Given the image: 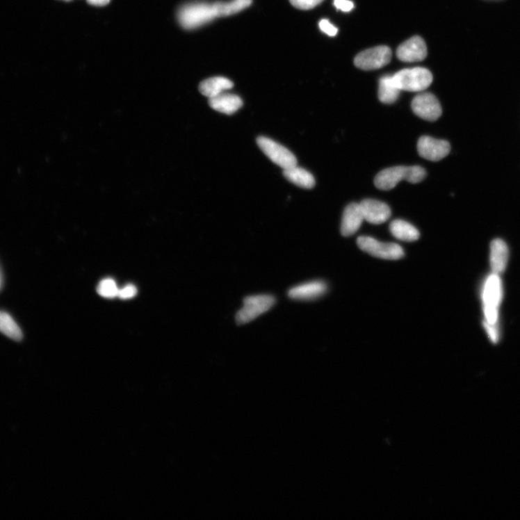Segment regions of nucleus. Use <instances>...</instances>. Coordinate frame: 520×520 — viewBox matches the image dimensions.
<instances>
[{"instance_id":"9","label":"nucleus","mask_w":520,"mask_h":520,"mask_svg":"<svg viewBox=\"0 0 520 520\" xmlns=\"http://www.w3.org/2000/svg\"><path fill=\"white\" fill-rule=\"evenodd\" d=\"M412 109L419 117L430 122L437 120L442 114V109L437 98L431 92H422L412 101Z\"/></svg>"},{"instance_id":"5","label":"nucleus","mask_w":520,"mask_h":520,"mask_svg":"<svg viewBox=\"0 0 520 520\" xmlns=\"http://www.w3.org/2000/svg\"><path fill=\"white\" fill-rule=\"evenodd\" d=\"M503 284H501L499 275L492 273L488 277L484 291H482V302H484L485 314L487 323L496 324L498 308L503 300Z\"/></svg>"},{"instance_id":"21","label":"nucleus","mask_w":520,"mask_h":520,"mask_svg":"<svg viewBox=\"0 0 520 520\" xmlns=\"http://www.w3.org/2000/svg\"><path fill=\"white\" fill-rule=\"evenodd\" d=\"M0 332L13 340L20 341L23 339V332L11 316L5 311H0Z\"/></svg>"},{"instance_id":"14","label":"nucleus","mask_w":520,"mask_h":520,"mask_svg":"<svg viewBox=\"0 0 520 520\" xmlns=\"http://www.w3.org/2000/svg\"><path fill=\"white\" fill-rule=\"evenodd\" d=\"M364 220L359 204H350L343 212L341 229L342 234L344 236L355 234L361 227Z\"/></svg>"},{"instance_id":"28","label":"nucleus","mask_w":520,"mask_h":520,"mask_svg":"<svg viewBox=\"0 0 520 520\" xmlns=\"http://www.w3.org/2000/svg\"><path fill=\"white\" fill-rule=\"evenodd\" d=\"M495 325L496 324H490L487 321L484 323V326L488 333V336L491 341L494 343H497L498 341V333Z\"/></svg>"},{"instance_id":"13","label":"nucleus","mask_w":520,"mask_h":520,"mask_svg":"<svg viewBox=\"0 0 520 520\" xmlns=\"http://www.w3.org/2000/svg\"><path fill=\"white\" fill-rule=\"evenodd\" d=\"M327 290V286L324 282L313 281L293 286L288 295L293 300L311 301L320 298Z\"/></svg>"},{"instance_id":"24","label":"nucleus","mask_w":520,"mask_h":520,"mask_svg":"<svg viewBox=\"0 0 520 520\" xmlns=\"http://www.w3.org/2000/svg\"><path fill=\"white\" fill-rule=\"evenodd\" d=\"M324 0H290L291 5L300 10H311L322 3Z\"/></svg>"},{"instance_id":"31","label":"nucleus","mask_w":520,"mask_h":520,"mask_svg":"<svg viewBox=\"0 0 520 520\" xmlns=\"http://www.w3.org/2000/svg\"><path fill=\"white\" fill-rule=\"evenodd\" d=\"M65 1L69 2L71 1V0H65Z\"/></svg>"},{"instance_id":"20","label":"nucleus","mask_w":520,"mask_h":520,"mask_svg":"<svg viewBox=\"0 0 520 520\" xmlns=\"http://www.w3.org/2000/svg\"><path fill=\"white\" fill-rule=\"evenodd\" d=\"M390 232L398 239L414 241L419 238V231L409 222L403 220H395L389 225Z\"/></svg>"},{"instance_id":"6","label":"nucleus","mask_w":520,"mask_h":520,"mask_svg":"<svg viewBox=\"0 0 520 520\" xmlns=\"http://www.w3.org/2000/svg\"><path fill=\"white\" fill-rule=\"evenodd\" d=\"M257 143L266 156L282 169L286 170L297 165L295 156L281 144L263 136L257 138Z\"/></svg>"},{"instance_id":"30","label":"nucleus","mask_w":520,"mask_h":520,"mask_svg":"<svg viewBox=\"0 0 520 520\" xmlns=\"http://www.w3.org/2000/svg\"><path fill=\"white\" fill-rule=\"evenodd\" d=\"M2 281H1V275H0V288H1Z\"/></svg>"},{"instance_id":"25","label":"nucleus","mask_w":520,"mask_h":520,"mask_svg":"<svg viewBox=\"0 0 520 520\" xmlns=\"http://www.w3.org/2000/svg\"><path fill=\"white\" fill-rule=\"evenodd\" d=\"M138 290L134 285L129 284L120 289L118 297L122 300H130L136 295Z\"/></svg>"},{"instance_id":"19","label":"nucleus","mask_w":520,"mask_h":520,"mask_svg":"<svg viewBox=\"0 0 520 520\" xmlns=\"http://www.w3.org/2000/svg\"><path fill=\"white\" fill-rule=\"evenodd\" d=\"M400 91L396 85L393 76H385L380 79L378 97L382 103L385 104L395 103L400 96Z\"/></svg>"},{"instance_id":"7","label":"nucleus","mask_w":520,"mask_h":520,"mask_svg":"<svg viewBox=\"0 0 520 520\" xmlns=\"http://www.w3.org/2000/svg\"><path fill=\"white\" fill-rule=\"evenodd\" d=\"M357 245L362 251L384 259L396 260L404 256L403 248L398 245L381 243L373 237L360 236Z\"/></svg>"},{"instance_id":"12","label":"nucleus","mask_w":520,"mask_h":520,"mask_svg":"<svg viewBox=\"0 0 520 520\" xmlns=\"http://www.w3.org/2000/svg\"><path fill=\"white\" fill-rule=\"evenodd\" d=\"M364 218L370 224L382 225L391 216V210L387 204L373 199L359 203Z\"/></svg>"},{"instance_id":"10","label":"nucleus","mask_w":520,"mask_h":520,"mask_svg":"<svg viewBox=\"0 0 520 520\" xmlns=\"http://www.w3.org/2000/svg\"><path fill=\"white\" fill-rule=\"evenodd\" d=\"M421 157L431 161H439L447 156L451 149L449 142L430 136L420 138L417 145Z\"/></svg>"},{"instance_id":"26","label":"nucleus","mask_w":520,"mask_h":520,"mask_svg":"<svg viewBox=\"0 0 520 520\" xmlns=\"http://www.w3.org/2000/svg\"><path fill=\"white\" fill-rule=\"evenodd\" d=\"M322 31L330 36H335L338 33V29L334 26L328 20L323 19L319 24Z\"/></svg>"},{"instance_id":"1","label":"nucleus","mask_w":520,"mask_h":520,"mask_svg":"<svg viewBox=\"0 0 520 520\" xmlns=\"http://www.w3.org/2000/svg\"><path fill=\"white\" fill-rule=\"evenodd\" d=\"M425 176V170L419 165L390 167L377 175L375 184L378 189L388 191L395 188L402 180L417 184L422 181Z\"/></svg>"},{"instance_id":"8","label":"nucleus","mask_w":520,"mask_h":520,"mask_svg":"<svg viewBox=\"0 0 520 520\" xmlns=\"http://www.w3.org/2000/svg\"><path fill=\"white\" fill-rule=\"evenodd\" d=\"M392 60V51L387 46H379L359 53L355 60L357 67L363 70L380 69Z\"/></svg>"},{"instance_id":"29","label":"nucleus","mask_w":520,"mask_h":520,"mask_svg":"<svg viewBox=\"0 0 520 520\" xmlns=\"http://www.w3.org/2000/svg\"><path fill=\"white\" fill-rule=\"evenodd\" d=\"M111 0H87V2L95 6H105L110 3Z\"/></svg>"},{"instance_id":"15","label":"nucleus","mask_w":520,"mask_h":520,"mask_svg":"<svg viewBox=\"0 0 520 520\" xmlns=\"http://www.w3.org/2000/svg\"><path fill=\"white\" fill-rule=\"evenodd\" d=\"M509 257L508 247L503 240L494 239L491 244L490 262L493 273L500 275L507 267Z\"/></svg>"},{"instance_id":"23","label":"nucleus","mask_w":520,"mask_h":520,"mask_svg":"<svg viewBox=\"0 0 520 520\" xmlns=\"http://www.w3.org/2000/svg\"><path fill=\"white\" fill-rule=\"evenodd\" d=\"M120 289L115 282L111 278L101 281L98 286V293L107 299H113L118 296Z\"/></svg>"},{"instance_id":"22","label":"nucleus","mask_w":520,"mask_h":520,"mask_svg":"<svg viewBox=\"0 0 520 520\" xmlns=\"http://www.w3.org/2000/svg\"><path fill=\"white\" fill-rule=\"evenodd\" d=\"M252 0H231V2H217L216 6L219 17H227L239 13L251 6Z\"/></svg>"},{"instance_id":"18","label":"nucleus","mask_w":520,"mask_h":520,"mask_svg":"<svg viewBox=\"0 0 520 520\" xmlns=\"http://www.w3.org/2000/svg\"><path fill=\"white\" fill-rule=\"evenodd\" d=\"M284 177L291 183L304 189H312L315 185L313 175L297 165L284 170Z\"/></svg>"},{"instance_id":"2","label":"nucleus","mask_w":520,"mask_h":520,"mask_svg":"<svg viewBox=\"0 0 520 520\" xmlns=\"http://www.w3.org/2000/svg\"><path fill=\"white\" fill-rule=\"evenodd\" d=\"M177 17L181 27L192 30L211 22L218 15L216 3L195 2L182 6Z\"/></svg>"},{"instance_id":"17","label":"nucleus","mask_w":520,"mask_h":520,"mask_svg":"<svg viewBox=\"0 0 520 520\" xmlns=\"http://www.w3.org/2000/svg\"><path fill=\"white\" fill-rule=\"evenodd\" d=\"M233 87L234 83L229 79L224 77H214L203 81L199 86V90L203 96L211 99Z\"/></svg>"},{"instance_id":"27","label":"nucleus","mask_w":520,"mask_h":520,"mask_svg":"<svg viewBox=\"0 0 520 520\" xmlns=\"http://www.w3.org/2000/svg\"><path fill=\"white\" fill-rule=\"evenodd\" d=\"M334 6L343 12H350L355 8L354 3L350 0H334Z\"/></svg>"},{"instance_id":"11","label":"nucleus","mask_w":520,"mask_h":520,"mask_svg":"<svg viewBox=\"0 0 520 520\" xmlns=\"http://www.w3.org/2000/svg\"><path fill=\"white\" fill-rule=\"evenodd\" d=\"M398 58L404 63L421 62L427 56V47L420 36H414L403 43L397 49Z\"/></svg>"},{"instance_id":"3","label":"nucleus","mask_w":520,"mask_h":520,"mask_svg":"<svg viewBox=\"0 0 520 520\" xmlns=\"http://www.w3.org/2000/svg\"><path fill=\"white\" fill-rule=\"evenodd\" d=\"M400 90L421 92L428 88L433 81L432 72L423 67L402 70L393 76Z\"/></svg>"},{"instance_id":"16","label":"nucleus","mask_w":520,"mask_h":520,"mask_svg":"<svg viewBox=\"0 0 520 520\" xmlns=\"http://www.w3.org/2000/svg\"><path fill=\"white\" fill-rule=\"evenodd\" d=\"M209 103L213 109L228 115L236 113L243 106V101L239 97L227 94L225 92L216 97L209 99Z\"/></svg>"},{"instance_id":"4","label":"nucleus","mask_w":520,"mask_h":520,"mask_svg":"<svg viewBox=\"0 0 520 520\" xmlns=\"http://www.w3.org/2000/svg\"><path fill=\"white\" fill-rule=\"evenodd\" d=\"M275 302V297L270 294L252 295L246 297L243 308L236 313L237 324L244 325L253 321L259 316L269 311Z\"/></svg>"}]
</instances>
